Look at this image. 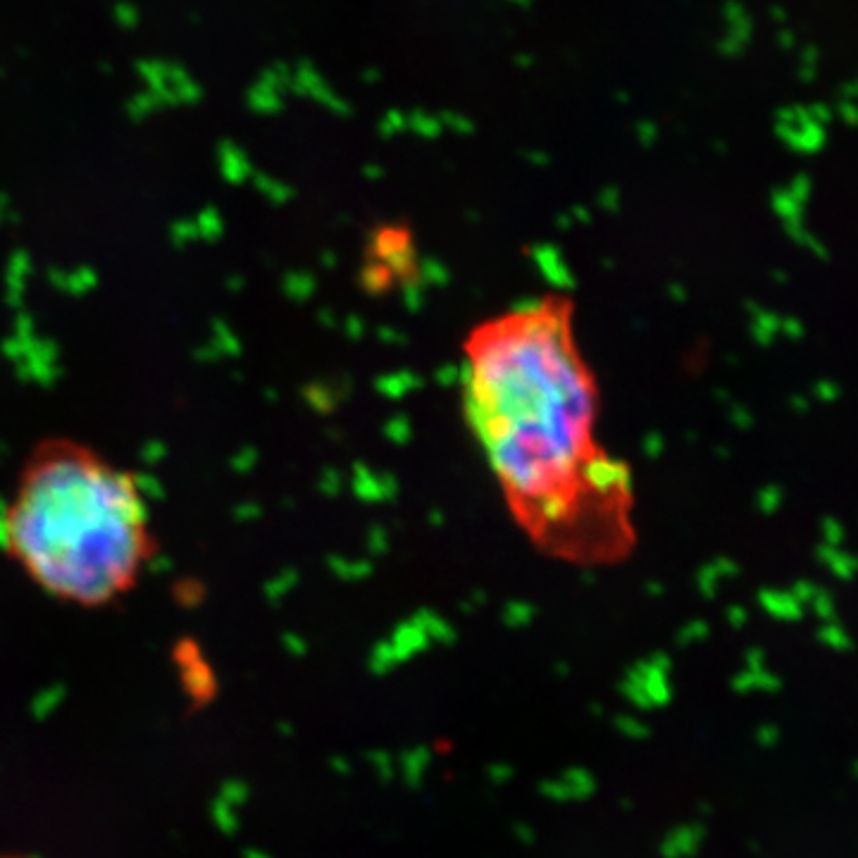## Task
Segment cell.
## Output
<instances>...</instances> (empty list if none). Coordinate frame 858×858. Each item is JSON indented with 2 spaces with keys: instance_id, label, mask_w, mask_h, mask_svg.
I'll use <instances>...</instances> for the list:
<instances>
[{
  "instance_id": "7c38bea8",
  "label": "cell",
  "mask_w": 858,
  "mask_h": 858,
  "mask_svg": "<svg viewBox=\"0 0 858 858\" xmlns=\"http://www.w3.org/2000/svg\"><path fill=\"white\" fill-rule=\"evenodd\" d=\"M487 775H489L491 785H506V782L513 780L515 768L511 766V763H494V766H489Z\"/></svg>"
},
{
  "instance_id": "4fadbf2b",
  "label": "cell",
  "mask_w": 858,
  "mask_h": 858,
  "mask_svg": "<svg viewBox=\"0 0 858 858\" xmlns=\"http://www.w3.org/2000/svg\"><path fill=\"white\" fill-rule=\"evenodd\" d=\"M618 727L625 732L627 737H632V739H644L646 735H649V730H646L642 723H637V720H630V718H620Z\"/></svg>"
},
{
  "instance_id": "5b68a950",
  "label": "cell",
  "mask_w": 858,
  "mask_h": 858,
  "mask_svg": "<svg viewBox=\"0 0 858 858\" xmlns=\"http://www.w3.org/2000/svg\"><path fill=\"white\" fill-rule=\"evenodd\" d=\"M594 789H596L594 775L584 768H568L561 777H556V780L542 782L544 797L551 801H558V804H563V801H582L592 797Z\"/></svg>"
},
{
  "instance_id": "ba28073f",
  "label": "cell",
  "mask_w": 858,
  "mask_h": 858,
  "mask_svg": "<svg viewBox=\"0 0 858 858\" xmlns=\"http://www.w3.org/2000/svg\"><path fill=\"white\" fill-rule=\"evenodd\" d=\"M217 153H220L222 174H225L227 179H232V182H241V179H244L246 174H248L246 153L241 151V148L236 146V143H232V141L220 143Z\"/></svg>"
},
{
  "instance_id": "9a60e30c",
  "label": "cell",
  "mask_w": 858,
  "mask_h": 858,
  "mask_svg": "<svg viewBox=\"0 0 858 858\" xmlns=\"http://www.w3.org/2000/svg\"><path fill=\"white\" fill-rule=\"evenodd\" d=\"M0 858H20V856H0Z\"/></svg>"
},
{
  "instance_id": "7a4b0ae2",
  "label": "cell",
  "mask_w": 858,
  "mask_h": 858,
  "mask_svg": "<svg viewBox=\"0 0 858 858\" xmlns=\"http://www.w3.org/2000/svg\"><path fill=\"white\" fill-rule=\"evenodd\" d=\"M0 549L48 599L101 611L132 596L158 556L136 472L84 441L31 449L0 508Z\"/></svg>"
},
{
  "instance_id": "9c48e42d",
  "label": "cell",
  "mask_w": 858,
  "mask_h": 858,
  "mask_svg": "<svg viewBox=\"0 0 858 858\" xmlns=\"http://www.w3.org/2000/svg\"><path fill=\"white\" fill-rule=\"evenodd\" d=\"M163 108H165V103L160 101L158 93H153V91L146 89V91L136 93V96L129 98L127 115H129V120L143 122V120H148V117L155 115V113H158V110H163Z\"/></svg>"
},
{
  "instance_id": "5bb4252c",
  "label": "cell",
  "mask_w": 858,
  "mask_h": 858,
  "mask_svg": "<svg viewBox=\"0 0 858 858\" xmlns=\"http://www.w3.org/2000/svg\"><path fill=\"white\" fill-rule=\"evenodd\" d=\"M513 835L522 844H534V839H537V832H534V828H530L527 823H515Z\"/></svg>"
},
{
  "instance_id": "6da1fadb",
  "label": "cell",
  "mask_w": 858,
  "mask_h": 858,
  "mask_svg": "<svg viewBox=\"0 0 858 858\" xmlns=\"http://www.w3.org/2000/svg\"><path fill=\"white\" fill-rule=\"evenodd\" d=\"M463 391L491 472L534 542L570 561L627 551L630 472L596 437L599 389L570 303L544 298L475 327Z\"/></svg>"
},
{
  "instance_id": "30bf717a",
  "label": "cell",
  "mask_w": 858,
  "mask_h": 858,
  "mask_svg": "<svg viewBox=\"0 0 858 858\" xmlns=\"http://www.w3.org/2000/svg\"><path fill=\"white\" fill-rule=\"evenodd\" d=\"M370 758V766L375 770L377 777L382 782H391L399 773V768H396V761L389 754H384V751H372L368 756Z\"/></svg>"
},
{
  "instance_id": "8fae6325",
  "label": "cell",
  "mask_w": 858,
  "mask_h": 858,
  "mask_svg": "<svg viewBox=\"0 0 858 858\" xmlns=\"http://www.w3.org/2000/svg\"><path fill=\"white\" fill-rule=\"evenodd\" d=\"M113 17H115L117 27H122V29L139 27V20H141L139 8H136L134 3H129V0H120V3H115Z\"/></svg>"
},
{
  "instance_id": "277c9868",
  "label": "cell",
  "mask_w": 858,
  "mask_h": 858,
  "mask_svg": "<svg viewBox=\"0 0 858 858\" xmlns=\"http://www.w3.org/2000/svg\"><path fill=\"white\" fill-rule=\"evenodd\" d=\"M136 72L143 79L148 91L158 93L160 101L165 103V108L172 105H194L203 98L201 84L191 77L177 62H167L158 58L139 60Z\"/></svg>"
},
{
  "instance_id": "8992f818",
  "label": "cell",
  "mask_w": 858,
  "mask_h": 858,
  "mask_svg": "<svg viewBox=\"0 0 858 858\" xmlns=\"http://www.w3.org/2000/svg\"><path fill=\"white\" fill-rule=\"evenodd\" d=\"M701 839H704V830L699 825H680L663 839L661 854L663 858H689L699 849Z\"/></svg>"
},
{
  "instance_id": "3957f363",
  "label": "cell",
  "mask_w": 858,
  "mask_h": 858,
  "mask_svg": "<svg viewBox=\"0 0 858 858\" xmlns=\"http://www.w3.org/2000/svg\"><path fill=\"white\" fill-rule=\"evenodd\" d=\"M418 246L413 229L401 222H384L368 236L363 260V289L387 294L394 284L418 272Z\"/></svg>"
},
{
  "instance_id": "52a82bcc",
  "label": "cell",
  "mask_w": 858,
  "mask_h": 858,
  "mask_svg": "<svg viewBox=\"0 0 858 858\" xmlns=\"http://www.w3.org/2000/svg\"><path fill=\"white\" fill-rule=\"evenodd\" d=\"M429 763H432L429 749H425V746H415V749H408L406 754L401 756V763H396V768H399L403 782H406L408 787H418L422 785V780H425Z\"/></svg>"
}]
</instances>
